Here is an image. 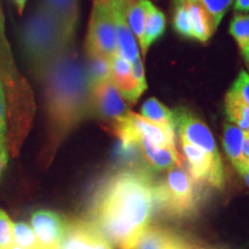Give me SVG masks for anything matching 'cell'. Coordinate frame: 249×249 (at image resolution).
I'll return each mask as SVG.
<instances>
[{
	"instance_id": "cell-1",
	"label": "cell",
	"mask_w": 249,
	"mask_h": 249,
	"mask_svg": "<svg viewBox=\"0 0 249 249\" xmlns=\"http://www.w3.org/2000/svg\"><path fill=\"white\" fill-rule=\"evenodd\" d=\"M151 173L123 170L97 186L89 204V222L111 246L132 249L149 226L155 209Z\"/></svg>"
},
{
	"instance_id": "cell-2",
	"label": "cell",
	"mask_w": 249,
	"mask_h": 249,
	"mask_svg": "<svg viewBox=\"0 0 249 249\" xmlns=\"http://www.w3.org/2000/svg\"><path fill=\"white\" fill-rule=\"evenodd\" d=\"M39 83L46 114V136L39 163L48 167L71 133L91 118V85L75 48L59 59Z\"/></svg>"
},
{
	"instance_id": "cell-3",
	"label": "cell",
	"mask_w": 249,
	"mask_h": 249,
	"mask_svg": "<svg viewBox=\"0 0 249 249\" xmlns=\"http://www.w3.org/2000/svg\"><path fill=\"white\" fill-rule=\"evenodd\" d=\"M0 80L4 87L7 105L8 154L17 157L33 126L36 105L33 90L18 70L6 37L5 18L0 4Z\"/></svg>"
},
{
	"instance_id": "cell-4",
	"label": "cell",
	"mask_w": 249,
	"mask_h": 249,
	"mask_svg": "<svg viewBox=\"0 0 249 249\" xmlns=\"http://www.w3.org/2000/svg\"><path fill=\"white\" fill-rule=\"evenodd\" d=\"M20 43L24 61L38 82L59 59L74 48L42 4L24 23Z\"/></svg>"
},
{
	"instance_id": "cell-5",
	"label": "cell",
	"mask_w": 249,
	"mask_h": 249,
	"mask_svg": "<svg viewBox=\"0 0 249 249\" xmlns=\"http://www.w3.org/2000/svg\"><path fill=\"white\" fill-rule=\"evenodd\" d=\"M154 201L158 213L180 219L196 213L201 192L188 170L174 166L167 170L163 180L154 182Z\"/></svg>"
},
{
	"instance_id": "cell-6",
	"label": "cell",
	"mask_w": 249,
	"mask_h": 249,
	"mask_svg": "<svg viewBox=\"0 0 249 249\" xmlns=\"http://www.w3.org/2000/svg\"><path fill=\"white\" fill-rule=\"evenodd\" d=\"M108 129L119 139L121 147L139 144L142 139H147L160 147H176L173 128L152 123L133 111H129Z\"/></svg>"
},
{
	"instance_id": "cell-7",
	"label": "cell",
	"mask_w": 249,
	"mask_h": 249,
	"mask_svg": "<svg viewBox=\"0 0 249 249\" xmlns=\"http://www.w3.org/2000/svg\"><path fill=\"white\" fill-rule=\"evenodd\" d=\"M87 58L111 61L117 54V29L114 14L107 6L93 1L85 43Z\"/></svg>"
},
{
	"instance_id": "cell-8",
	"label": "cell",
	"mask_w": 249,
	"mask_h": 249,
	"mask_svg": "<svg viewBox=\"0 0 249 249\" xmlns=\"http://www.w3.org/2000/svg\"><path fill=\"white\" fill-rule=\"evenodd\" d=\"M174 113V130L177 129L180 141H186L203 149L218 167H223L222 157L209 127L194 112L179 107Z\"/></svg>"
},
{
	"instance_id": "cell-9",
	"label": "cell",
	"mask_w": 249,
	"mask_h": 249,
	"mask_svg": "<svg viewBox=\"0 0 249 249\" xmlns=\"http://www.w3.org/2000/svg\"><path fill=\"white\" fill-rule=\"evenodd\" d=\"M129 111L128 103L111 79L99 81L91 86V118L103 121L110 128Z\"/></svg>"
},
{
	"instance_id": "cell-10",
	"label": "cell",
	"mask_w": 249,
	"mask_h": 249,
	"mask_svg": "<svg viewBox=\"0 0 249 249\" xmlns=\"http://www.w3.org/2000/svg\"><path fill=\"white\" fill-rule=\"evenodd\" d=\"M187 161V170L197 183H208L217 189H223L225 185V174L223 167H218L211 160L203 149L192 143L180 141Z\"/></svg>"
},
{
	"instance_id": "cell-11",
	"label": "cell",
	"mask_w": 249,
	"mask_h": 249,
	"mask_svg": "<svg viewBox=\"0 0 249 249\" xmlns=\"http://www.w3.org/2000/svg\"><path fill=\"white\" fill-rule=\"evenodd\" d=\"M31 226L42 249H61L66 235L68 222L55 211L40 209L33 213Z\"/></svg>"
},
{
	"instance_id": "cell-12",
	"label": "cell",
	"mask_w": 249,
	"mask_h": 249,
	"mask_svg": "<svg viewBox=\"0 0 249 249\" xmlns=\"http://www.w3.org/2000/svg\"><path fill=\"white\" fill-rule=\"evenodd\" d=\"M61 249H112V246L89 220L73 219L68 222Z\"/></svg>"
},
{
	"instance_id": "cell-13",
	"label": "cell",
	"mask_w": 249,
	"mask_h": 249,
	"mask_svg": "<svg viewBox=\"0 0 249 249\" xmlns=\"http://www.w3.org/2000/svg\"><path fill=\"white\" fill-rule=\"evenodd\" d=\"M59 24L65 37L74 44L79 23V0H43L40 2Z\"/></svg>"
},
{
	"instance_id": "cell-14",
	"label": "cell",
	"mask_w": 249,
	"mask_h": 249,
	"mask_svg": "<svg viewBox=\"0 0 249 249\" xmlns=\"http://www.w3.org/2000/svg\"><path fill=\"white\" fill-rule=\"evenodd\" d=\"M139 147L145 161V166L150 173L183 165V160L177 150V147H160L147 139H142L139 142Z\"/></svg>"
},
{
	"instance_id": "cell-15",
	"label": "cell",
	"mask_w": 249,
	"mask_h": 249,
	"mask_svg": "<svg viewBox=\"0 0 249 249\" xmlns=\"http://www.w3.org/2000/svg\"><path fill=\"white\" fill-rule=\"evenodd\" d=\"M192 245L178 234L160 226H147L132 249H191Z\"/></svg>"
},
{
	"instance_id": "cell-16",
	"label": "cell",
	"mask_w": 249,
	"mask_h": 249,
	"mask_svg": "<svg viewBox=\"0 0 249 249\" xmlns=\"http://www.w3.org/2000/svg\"><path fill=\"white\" fill-rule=\"evenodd\" d=\"M126 9L127 7L113 12L117 29V54L126 59L129 64H133L140 53L136 37L127 22Z\"/></svg>"
},
{
	"instance_id": "cell-17",
	"label": "cell",
	"mask_w": 249,
	"mask_h": 249,
	"mask_svg": "<svg viewBox=\"0 0 249 249\" xmlns=\"http://www.w3.org/2000/svg\"><path fill=\"white\" fill-rule=\"evenodd\" d=\"M244 140H245V130L239 128L235 124L225 123L224 124V133H223V144L225 152L231 160L233 166L236 171H240L247 166L244 160Z\"/></svg>"
},
{
	"instance_id": "cell-18",
	"label": "cell",
	"mask_w": 249,
	"mask_h": 249,
	"mask_svg": "<svg viewBox=\"0 0 249 249\" xmlns=\"http://www.w3.org/2000/svg\"><path fill=\"white\" fill-rule=\"evenodd\" d=\"M165 29H166V18L163 12L160 11L154 4H151L148 9L147 18H145L144 30H143L142 37L139 42L141 45L143 57H145L148 50L156 40H158L164 35Z\"/></svg>"
},
{
	"instance_id": "cell-19",
	"label": "cell",
	"mask_w": 249,
	"mask_h": 249,
	"mask_svg": "<svg viewBox=\"0 0 249 249\" xmlns=\"http://www.w3.org/2000/svg\"><path fill=\"white\" fill-rule=\"evenodd\" d=\"M188 6L189 14H191L193 38L198 40V42L207 43L216 31L213 27V23H211L209 15L200 2H195V4Z\"/></svg>"
},
{
	"instance_id": "cell-20",
	"label": "cell",
	"mask_w": 249,
	"mask_h": 249,
	"mask_svg": "<svg viewBox=\"0 0 249 249\" xmlns=\"http://www.w3.org/2000/svg\"><path fill=\"white\" fill-rule=\"evenodd\" d=\"M230 34L235 40L242 60L249 71V14L235 13L230 23Z\"/></svg>"
},
{
	"instance_id": "cell-21",
	"label": "cell",
	"mask_w": 249,
	"mask_h": 249,
	"mask_svg": "<svg viewBox=\"0 0 249 249\" xmlns=\"http://www.w3.org/2000/svg\"><path fill=\"white\" fill-rule=\"evenodd\" d=\"M225 113L233 124L242 130H249V107L232 89L225 95Z\"/></svg>"
},
{
	"instance_id": "cell-22",
	"label": "cell",
	"mask_w": 249,
	"mask_h": 249,
	"mask_svg": "<svg viewBox=\"0 0 249 249\" xmlns=\"http://www.w3.org/2000/svg\"><path fill=\"white\" fill-rule=\"evenodd\" d=\"M151 4L152 2L150 0H130L127 5V22L139 42L142 37L143 30H144L145 18H147L148 9Z\"/></svg>"
},
{
	"instance_id": "cell-23",
	"label": "cell",
	"mask_w": 249,
	"mask_h": 249,
	"mask_svg": "<svg viewBox=\"0 0 249 249\" xmlns=\"http://www.w3.org/2000/svg\"><path fill=\"white\" fill-rule=\"evenodd\" d=\"M141 116L152 123L174 129V113L157 98H148L141 107Z\"/></svg>"
},
{
	"instance_id": "cell-24",
	"label": "cell",
	"mask_w": 249,
	"mask_h": 249,
	"mask_svg": "<svg viewBox=\"0 0 249 249\" xmlns=\"http://www.w3.org/2000/svg\"><path fill=\"white\" fill-rule=\"evenodd\" d=\"M7 105H6V95L1 80H0V154L5 166L8 163V147H7Z\"/></svg>"
},
{
	"instance_id": "cell-25",
	"label": "cell",
	"mask_w": 249,
	"mask_h": 249,
	"mask_svg": "<svg viewBox=\"0 0 249 249\" xmlns=\"http://www.w3.org/2000/svg\"><path fill=\"white\" fill-rule=\"evenodd\" d=\"M14 242L23 249H42L34 230L27 223L13 224Z\"/></svg>"
},
{
	"instance_id": "cell-26",
	"label": "cell",
	"mask_w": 249,
	"mask_h": 249,
	"mask_svg": "<svg viewBox=\"0 0 249 249\" xmlns=\"http://www.w3.org/2000/svg\"><path fill=\"white\" fill-rule=\"evenodd\" d=\"M233 2L234 0H200V4L203 6L205 12L209 15L214 30H217L218 26L230 11Z\"/></svg>"
},
{
	"instance_id": "cell-27",
	"label": "cell",
	"mask_w": 249,
	"mask_h": 249,
	"mask_svg": "<svg viewBox=\"0 0 249 249\" xmlns=\"http://www.w3.org/2000/svg\"><path fill=\"white\" fill-rule=\"evenodd\" d=\"M86 65V71L90 85H95L99 81L110 79V61L102 58H88Z\"/></svg>"
},
{
	"instance_id": "cell-28",
	"label": "cell",
	"mask_w": 249,
	"mask_h": 249,
	"mask_svg": "<svg viewBox=\"0 0 249 249\" xmlns=\"http://www.w3.org/2000/svg\"><path fill=\"white\" fill-rule=\"evenodd\" d=\"M173 28L177 34L185 38H193L191 14L188 5L174 6L173 12Z\"/></svg>"
},
{
	"instance_id": "cell-29",
	"label": "cell",
	"mask_w": 249,
	"mask_h": 249,
	"mask_svg": "<svg viewBox=\"0 0 249 249\" xmlns=\"http://www.w3.org/2000/svg\"><path fill=\"white\" fill-rule=\"evenodd\" d=\"M14 245L13 223L0 208V249H9Z\"/></svg>"
},
{
	"instance_id": "cell-30",
	"label": "cell",
	"mask_w": 249,
	"mask_h": 249,
	"mask_svg": "<svg viewBox=\"0 0 249 249\" xmlns=\"http://www.w3.org/2000/svg\"><path fill=\"white\" fill-rule=\"evenodd\" d=\"M231 89L249 107V71H240Z\"/></svg>"
},
{
	"instance_id": "cell-31",
	"label": "cell",
	"mask_w": 249,
	"mask_h": 249,
	"mask_svg": "<svg viewBox=\"0 0 249 249\" xmlns=\"http://www.w3.org/2000/svg\"><path fill=\"white\" fill-rule=\"evenodd\" d=\"M93 1L107 6L112 12H116L119 9L126 8L130 0H93Z\"/></svg>"
},
{
	"instance_id": "cell-32",
	"label": "cell",
	"mask_w": 249,
	"mask_h": 249,
	"mask_svg": "<svg viewBox=\"0 0 249 249\" xmlns=\"http://www.w3.org/2000/svg\"><path fill=\"white\" fill-rule=\"evenodd\" d=\"M234 13L248 14L249 13V0H235Z\"/></svg>"
},
{
	"instance_id": "cell-33",
	"label": "cell",
	"mask_w": 249,
	"mask_h": 249,
	"mask_svg": "<svg viewBox=\"0 0 249 249\" xmlns=\"http://www.w3.org/2000/svg\"><path fill=\"white\" fill-rule=\"evenodd\" d=\"M242 152H244L245 163L247 164V166H249V130H245V140Z\"/></svg>"
},
{
	"instance_id": "cell-34",
	"label": "cell",
	"mask_w": 249,
	"mask_h": 249,
	"mask_svg": "<svg viewBox=\"0 0 249 249\" xmlns=\"http://www.w3.org/2000/svg\"><path fill=\"white\" fill-rule=\"evenodd\" d=\"M239 173H240V176L244 178L246 183H247V186L249 187V166H245L244 169L239 171Z\"/></svg>"
},
{
	"instance_id": "cell-35",
	"label": "cell",
	"mask_w": 249,
	"mask_h": 249,
	"mask_svg": "<svg viewBox=\"0 0 249 249\" xmlns=\"http://www.w3.org/2000/svg\"><path fill=\"white\" fill-rule=\"evenodd\" d=\"M195 2H200V0H173V5H191Z\"/></svg>"
},
{
	"instance_id": "cell-36",
	"label": "cell",
	"mask_w": 249,
	"mask_h": 249,
	"mask_svg": "<svg viewBox=\"0 0 249 249\" xmlns=\"http://www.w3.org/2000/svg\"><path fill=\"white\" fill-rule=\"evenodd\" d=\"M13 2L15 4V6L18 7V11L20 12V13H22L24 7H26L27 0H13Z\"/></svg>"
},
{
	"instance_id": "cell-37",
	"label": "cell",
	"mask_w": 249,
	"mask_h": 249,
	"mask_svg": "<svg viewBox=\"0 0 249 249\" xmlns=\"http://www.w3.org/2000/svg\"><path fill=\"white\" fill-rule=\"evenodd\" d=\"M5 164L4 161H2V157H1V154H0V180H1V176H2V171L5 169Z\"/></svg>"
},
{
	"instance_id": "cell-38",
	"label": "cell",
	"mask_w": 249,
	"mask_h": 249,
	"mask_svg": "<svg viewBox=\"0 0 249 249\" xmlns=\"http://www.w3.org/2000/svg\"><path fill=\"white\" fill-rule=\"evenodd\" d=\"M9 249H23V248H21L20 247V246H18L17 244H15V242H14V245L13 246H12V247L11 248H9Z\"/></svg>"
},
{
	"instance_id": "cell-39",
	"label": "cell",
	"mask_w": 249,
	"mask_h": 249,
	"mask_svg": "<svg viewBox=\"0 0 249 249\" xmlns=\"http://www.w3.org/2000/svg\"><path fill=\"white\" fill-rule=\"evenodd\" d=\"M191 249H203V248H197V247H194V246H192Z\"/></svg>"
},
{
	"instance_id": "cell-40",
	"label": "cell",
	"mask_w": 249,
	"mask_h": 249,
	"mask_svg": "<svg viewBox=\"0 0 249 249\" xmlns=\"http://www.w3.org/2000/svg\"><path fill=\"white\" fill-rule=\"evenodd\" d=\"M191 248H192V247H191Z\"/></svg>"
}]
</instances>
